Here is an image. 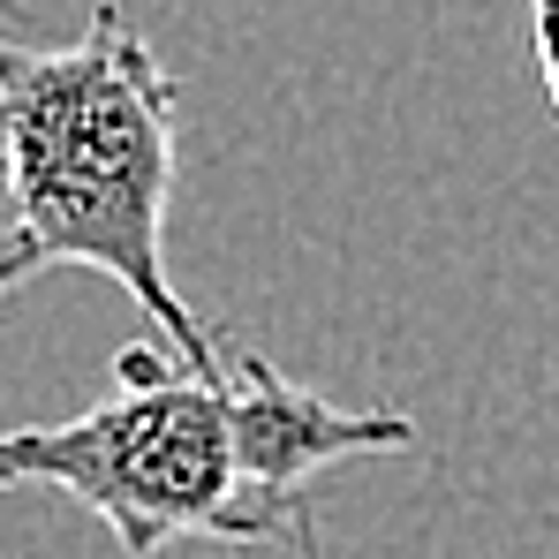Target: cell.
<instances>
[{"label": "cell", "mask_w": 559, "mask_h": 559, "mask_svg": "<svg viewBox=\"0 0 559 559\" xmlns=\"http://www.w3.org/2000/svg\"><path fill=\"white\" fill-rule=\"evenodd\" d=\"M408 447V416L341 408L250 341H227L212 371H189L167 341H136L114 356V393L98 408L0 431V491H61L121 559H159L182 537L318 559L310 484Z\"/></svg>", "instance_id": "1"}, {"label": "cell", "mask_w": 559, "mask_h": 559, "mask_svg": "<svg viewBox=\"0 0 559 559\" xmlns=\"http://www.w3.org/2000/svg\"><path fill=\"white\" fill-rule=\"evenodd\" d=\"M182 98L121 0H98L76 38H31L23 0H0V302L23 280L106 273L189 371H212V333L167 273V197Z\"/></svg>", "instance_id": "2"}, {"label": "cell", "mask_w": 559, "mask_h": 559, "mask_svg": "<svg viewBox=\"0 0 559 559\" xmlns=\"http://www.w3.org/2000/svg\"><path fill=\"white\" fill-rule=\"evenodd\" d=\"M530 46H537V76L559 114V0H530Z\"/></svg>", "instance_id": "3"}]
</instances>
